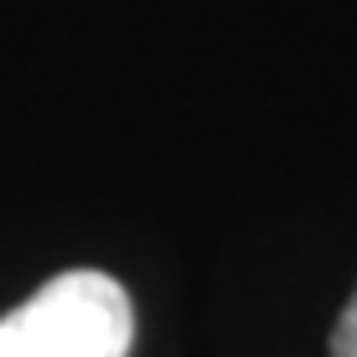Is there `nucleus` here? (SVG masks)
<instances>
[{
	"instance_id": "nucleus-2",
	"label": "nucleus",
	"mask_w": 357,
	"mask_h": 357,
	"mask_svg": "<svg viewBox=\"0 0 357 357\" xmlns=\"http://www.w3.org/2000/svg\"><path fill=\"white\" fill-rule=\"evenodd\" d=\"M328 357H357V288L347 298V307L337 312L333 337H328Z\"/></svg>"
},
{
	"instance_id": "nucleus-1",
	"label": "nucleus",
	"mask_w": 357,
	"mask_h": 357,
	"mask_svg": "<svg viewBox=\"0 0 357 357\" xmlns=\"http://www.w3.org/2000/svg\"><path fill=\"white\" fill-rule=\"evenodd\" d=\"M129 342V293L100 268H70L0 318V357H124Z\"/></svg>"
}]
</instances>
